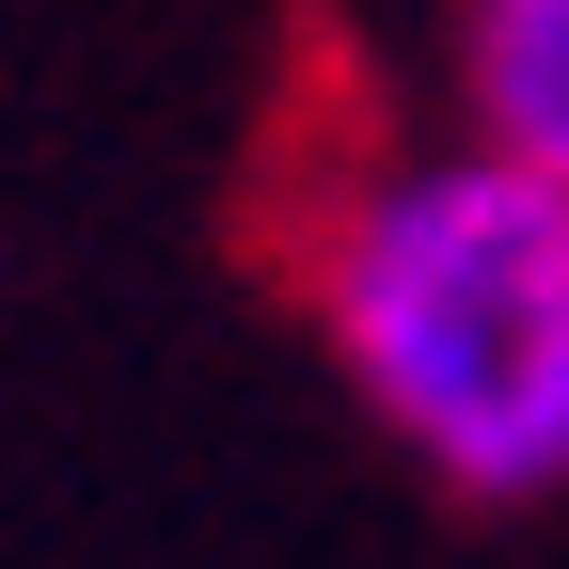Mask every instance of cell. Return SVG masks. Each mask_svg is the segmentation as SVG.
<instances>
[{"label": "cell", "instance_id": "1", "mask_svg": "<svg viewBox=\"0 0 569 569\" xmlns=\"http://www.w3.org/2000/svg\"><path fill=\"white\" fill-rule=\"evenodd\" d=\"M317 365L459 507H569V174L459 111L332 127L284 206Z\"/></svg>", "mask_w": 569, "mask_h": 569}, {"label": "cell", "instance_id": "2", "mask_svg": "<svg viewBox=\"0 0 569 569\" xmlns=\"http://www.w3.org/2000/svg\"><path fill=\"white\" fill-rule=\"evenodd\" d=\"M427 63L475 142L569 174V0H427Z\"/></svg>", "mask_w": 569, "mask_h": 569}]
</instances>
